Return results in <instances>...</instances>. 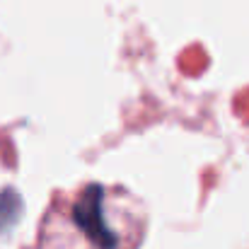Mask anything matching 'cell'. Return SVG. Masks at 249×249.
<instances>
[{"label": "cell", "instance_id": "1", "mask_svg": "<svg viewBox=\"0 0 249 249\" xmlns=\"http://www.w3.org/2000/svg\"><path fill=\"white\" fill-rule=\"evenodd\" d=\"M145 230L148 211L131 191L89 181L53 196L36 249H141Z\"/></svg>", "mask_w": 249, "mask_h": 249}]
</instances>
